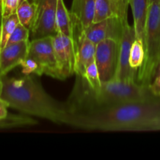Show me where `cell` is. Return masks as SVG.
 Masks as SVG:
<instances>
[{"instance_id":"11","label":"cell","mask_w":160,"mask_h":160,"mask_svg":"<svg viewBox=\"0 0 160 160\" xmlns=\"http://www.w3.org/2000/svg\"><path fill=\"white\" fill-rule=\"evenodd\" d=\"M95 0H73L70 12L73 22V37L82 34L93 23Z\"/></svg>"},{"instance_id":"9","label":"cell","mask_w":160,"mask_h":160,"mask_svg":"<svg viewBox=\"0 0 160 160\" xmlns=\"http://www.w3.org/2000/svg\"><path fill=\"white\" fill-rule=\"evenodd\" d=\"M128 22L120 17H109L98 23H93L83 33L95 45L106 39H114L120 42L125 24Z\"/></svg>"},{"instance_id":"12","label":"cell","mask_w":160,"mask_h":160,"mask_svg":"<svg viewBox=\"0 0 160 160\" xmlns=\"http://www.w3.org/2000/svg\"><path fill=\"white\" fill-rule=\"evenodd\" d=\"M29 42L7 45L0 51V77H5L9 71L20 66L28 56Z\"/></svg>"},{"instance_id":"8","label":"cell","mask_w":160,"mask_h":160,"mask_svg":"<svg viewBox=\"0 0 160 160\" xmlns=\"http://www.w3.org/2000/svg\"><path fill=\"white\" fill-rule=\"evenodd\" d=\"M52 43L60 80H65L74 74V41L71 37L56 34L52 36Z\"/></svg>"},{"instance_id":"13","label":"cell","mask_w":160,"mask_h":160,"mask_svg":"<svg viewBox=\"0 0 160 160\" xmlns=\"http://www.w3.org/2000/svg\"><path fill=\"white\" fill-rule=\"evenodd\" d=\"M75 43V68L76 76L84 77L86 68L95 62L96 45L85 37L84 33L73 37Z\"/></svg>"},{"instance_id":"3","label":"cell","mask_w":160,"mask_h":160,"mask_svg":"<svg viewBox=\"0 0 160 160\" xmlns=\"http://www.w3.org/2000/svg\"><path fill=\"white\" fill-rule=\"evenodd\" d=\"M76 77L74 87L66 102L70 113L148 101L157 97L152 93L148 86L140 84L136 81L112 80L102 83L96 90H92L84 78Z\"/></svg>"},{"instance_id":"19","label":"cell","mask_w":160,"mask_h":160,"mask_svg":"<svg viewBox=\"0 0 160 160\" xmlns=\"http://www.w3.org/2000/svg\"><path fill=\"white\" fill-rule=\"evenodd\" d=\"M38 121L33 117L26 115L9 114L5 119L0 120V128H14L36 125Z\"/></svg>"},{"instance_id":"7","label":"cell","mask_w":160,"mask_h":160,"mask_svg":"<svg viewBox=\"0 0 160 160\" xmlns=\"http://www.w3.org/2000/svg\"><path fill=\"white\" fill-rule=\"evenodd\" d=\"M35 17L30 31L31 40L56 34V14L58 0H33Z\"/></svg>"},{"instance_id":"17","label":"cell","mask_w":160,"mask_h":160,"mask_svg":"<svg viewBox=\"0 0 160 160\" xmlns=\"http://www.w3.org/2000/svg\"><path fill=\"white\" fill-rule=\"evenodd\" d=\"M19 22L31 29L35 17V4L33 0H22L17 10Z\"/></svg>"},{"instance_id":"14","label":"cell","mask_w":160,"mask_h":160,"mask_svg":"<svg viewBox=\"0 0 160 160\" xmlns=\"http://www.w3.org/2000/svg\"><path fill=\"white\" fill-rule=\"evenodd\" d=\"M131 10L134 18V28L135 30L136 38L144 43L145 28L148 15L149 0H130Z\"/></svg>"},{"instance_id":"20","label":"cell","mask_w":160,"mask_h":160,"mask_svg":"<svg viewBox=\"0 0 160 160\" xmlns=\"http://www.w3.org/2000/svg\"><path fill=\"white\" fill-rule=\"evenodd\" d=\"M145 58V49L144 43L136 38L133 42L130 54V66L133 70L138 71L143 64Z\"/></svg>"},{"instance_id":"6","label":"cell","mask_w":160,"mask_h":160,"mask_svg":"<svg viewBox=\"0 0 160 160\" xmlns=\"http://www.w3.org/2000/svg\"><path fill=\"white\" fill-rule=\"evenodd\" d=\"M28 56L38 63L42 75L60 80L52 43V36L32 39L29 42Z\"/></svg>"},{"instance_id":"29","label":"cell","mask_w":160,"mask_h":160,"mask_svg":"<svg viewBox=\"0 0 160 160\" xmlns=\"http://www.w3.org/2000/svg\"><path fill=\"white\" fill-rule=\"evenodd\" d=\"M160 75V59L159 61V62H158V65L157 67H156V71H155V74H154V78H156V77L159 76ZM154 80V79H153Z\"/></svg>"},{"instance_id":"4","label":"cell","mask_w":160,"mask_h":160,"mask_svg":"<svg viewBox=\"0 0 160 160\" xmlns=\"http://www.w3.org/2000/svg\"><path fill=\"white\" fill-rule=\"evenodd\" d=\"M144 45L145 58L138 70L137 82L148 87L154 79L155 71L160 59V2H153L148 6Z\"/></svg>"},{"instance_id":"5","label":"cell","mask_w":160,"mask_h":160,"mask_svg":"<svg viewBox=\"0 0 160 160\" xmlns=\"http://www.w3.org/2000/svg\"><path fill=\"white\" fill-rule=\"evenodd\" d=\"M120 42L106 39L96 45L95 62L102 83L115 80L119 64Z\"/></svg>"},{"instance_id":"10","label":"cell","mask_w":160,"mask_h":160,"mask_svg":"<svg viewBox=\"0 0 160 160\" xmlns=\"http://www.w3.org/2000/svg\"><path fill=\"white\" fill-rule=\"evenodd\" d=\"M135 39L136 34L134 25H130L128 22L125 24L123 35L120 42L119 64L115 80L137 81L138 71L133 70L130 66L131 48Z\"/></svg>"},{"instance_id":"15","label":"cell","mask_w":160,"mask_h":160,"mask_svg":"<svg viewBox=\"0 0 160 160\" xmlns=\"http://www.w3.org/2000/svg\"><path fill=\"white\" fill-rule=\"evenodd\" d=\"M56 34L71 37L73 38V22L70 12L67 9L63 0H58L56 14Z\"/></svg>"},{"instance_id":"31","label":"cell","mask_w":160,"mask_h":160,"mask_svg":"<svg viewBox=\"0 0 160 160\" xmlns=\"http://www.w3.org/2000/svg\"><path fill=\"white\" fill-rule=\"evenodd\" d=\"M2 5H1V0H0V25H1V22H2Z\"/></svg>"},{"instance_id":"21","label":"cell","mask_w":160,"mask_h":160,"mask_svg":"<svg viewBox=\"0 0 160 160\" xmlns=\"http://www.w3.org/2000/svg\"><path fill=\"white\" fill-rule=\"evenodd\" d=\"M85 80L87 84L92 90H96L102 85V81L100 79L99 73H98V67L95 62H92L88 67L86 68L84 77H81Z\"/></svg>"},{"instance_id":"1","label":"cell","mask_w":160,"mask_h":160,"mask_svg":"<svg viewBox=\"0 0 160 160\" xmlns=\"http://www.w3.org/2000/svg\"><path fill=\"white\" fill-rule=\"evenodd\" d=\"M70 127L101 131H150L160 117V97L71 113Z\"/></svg>"},{"instance_id":"28","label":"cell","mask_w":160,"mask_h":160,"mask_svg":"<svg viewBox=\"0 0 160 160\" xmlns=\"http://www.w3.org/2000/svg\"><path fill=\"white\" fill-rule=\"evenodd\" d=\"M160 131V117L156 120H155L154 123L152 124L151 128H150V131Z\"/></svg>"},{"instance_id":"16","label":"cell","mask_w":160,"mask_h":160,"mask_svg":"<svg viewBox=\"0 0 160 160\" xmlns=\"http://www.w3.org/2000/svg\"><path fill=\"white\" fill-rule=\"evenodd\" d=\"M112 17H120L116 0H95V12L93 23H98Z\"/></svg>"},{"instance_id":"27","label":"cell","mask_w":160,"mask_h":160,"mask_svg":"<svg viewBox=\"0 0 160 160\" xmlns=\"http://www.w3.org/2000/svg\"><path fill=\"white\" fill-rule=\"evenodd\" d=\"M8 108H9V105L0 97V120L5 119L8 117L9 114L8 112Z\"/></svg>"},{"instance_id":"25","label":"cell","mask_w":160,"mask_h":160,"mask_svg":"<svg viewBox=\"0 0 160 160\" xmlns=\"http://www.w3.org/2000/svg\"><path fill=\"white\" fill-rule=\"evenodd\" d=\"M119 9L120 17L123 20H128V9L130 5V0H116Z\"/></svg>"},{"instance_id":"22","label":"cell","mask_w":160,"mask_h":160,"mask_svg":"<svg viewBox=\"0 0 160 160\" xmlns=\"http://www.w3.org/2000/svg\"><path fill=\"white\" fill-rule=\"evenodd\" d=\"M30 35H31V31L29 28L19 23L9 37L6 45L22 42H29Z\"/></svg>"},{"instance_id":"24","label":"cell","mask_w":160,"mask_h":160,"mask_svg":"<svg viewBox=\"0 0 160 160\" xmlns=\"http://www.w3.org/2000/svg\"><path fill=\"white\" fill-rule=\"evenodd\" d=\"M22 0H1L2 17H7L17 12Z\"/></svg>"},{"instance_id":"26","label":"cell","mask_w":160,"mask_h":160,"mask_svg":"<svg viewBox=\"0 0 160 160\" xmlns=\"http://www.w3.org/2000/svg\"><path fill=\"white\" fill-rule=\"evenodd\" d=\"M148 88L155 96L160 97V75L154 78L151 84L148 85Z\"/></svg>"},{"instance_id":"30","label":"cell","mask_w":160,"mask_h":160,"mask_svg":"<svg viewBox=\"0 0 160 160\" xmlns=\"http://www.w3.org/2000/svg\"><path fill=\"white\" fill-rule=\"evenodd\" d=\"M2 78H0V95L2 93Z\"/></svg>"},{"instance_id":"2","label":"cell","mask_w":160,"mask_h":160,"mask_svg":"<svg viewBox=\"0 0 160 160\" xmlns=\"http://www.w3.org/2000/svg\"><path fill=\"white\" fill-rule=\"evenodd\" d=\"M0 97L9 107L23 114L70 126L72 117L67 103L53 98L31 75L20 78L2 77Z\"/></svg>"},{"instance_id":"33","label":"cell","mask_w":160,"mask_h":160,"mask_svg":"<svg viewBox=\"0 0 160 160\" xmlns=\"http://www.w3.org/2000/svg\"><path fill=\"white\" fill-rule=\"evenodd\" d=\"M0 78H1V77H0Z\"/></svg>"},{"instance_id":"32","label":"cell","mask_w":160,"mask_h":160,"mask_svg":"<svg viewBox=\"0 0 160 160\" xmlns=\"http://www.w3.org/2000/svg\"><path fill=\"white\" fill-rule=\"evenodd\" d=\"M160 2V0H149V4L151 2Z\"/></svg>"},{"instance_id":"23","label":"cell","mask_w":160,"mask_h":160,"mask_svg":"<svg viewBox=\"0 0 160 160\" xmlns=\"http://www.w3.org/2000/svg\"><path fill=\"white\" fill-rule=\"evenodd\" d=\"M20 66L21 67L23 75H31V73H34L38 76H42V71L38 63L30 56H27Z\"/></svg>"},{"instance_id":"18","label":"cell","mask_w":160,"mask_h":160,"mask_svg":"<svg viewBox=\"0 0 160 160\" xmlns=\"http://www.w3.org/2000/svg\"><path fill=\"white\" fill-rule=\"evenodd\" d=\"M19 23L20 22L17 13L2 18L1 25H0V51L5 48L9 37Z\"/></svg>"}]
</instances>
